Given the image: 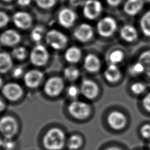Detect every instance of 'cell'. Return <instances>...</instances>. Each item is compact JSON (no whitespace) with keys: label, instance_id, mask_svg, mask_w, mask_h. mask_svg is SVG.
<instances>
[{"label":"cell","instance_id":"8992f818","mask_svg":"<svg viewBox=\"0 0 150 150\" xmlns=\"http://www.w3.org/2000/svg\"><path fill=\"white\" fill-rule=\"evenodd\" d=\"M30 60L36 66L45 65L49 59V53L46 48L42 45H36L30 53Z\"/></svg>","mask_w":150,"mask_h":150},{"label":"cell","instance_id":"e0dca14e","mask_svg":"<svg viewBox=\"0 0 150 150\" xmlns=\"http://www.w3.org/2000/svg\"><path fill=\"white\" fill-rule=\"evenodd\" d=\"M43 79V73L38 70H31L25 73L24 81L27 87L35 88L38 87Z\"/></svg>","mask_w":150,"mask_h":150},{"label":"cell","instance_id":"d590c367","mask_svg":"<svg viewBox=\"0 0 150 150\" xmlns=\"http://www.w3.org/2000/svg\"><path fill=\"white\" fill-rule=\"evenodd\" d=\"M15 143L11 138H5L3 140L2 147L6 150H12L14 148Z\"/></svg>","mask_w":150,"mask_h":150},{"label":"cell","instance_id":"9a60e30c","mask_svg":"<svg viewBox=\"0 0 150 150\" xmlns=\"http://www.w3.org/2000/svg\"><path fill=\"white\" fill-rule=\"evenodd\" d=\"M21 39L20 34L15 30L8 29L0 35V42L6 46H13L18 44Z\"/></svg>","mask_w":150,"mask_h":150},{"label":"cell","instance_id":"836d02e7","mask_svg":"<svg viewBox=\"0 0 150 150\" xmlns=\"http://www.w3.org/2000/svg\"><path fill=\"white\" fill-rule=\"evenodd\" d=\"M9 21L8 15L3 11H0V28L6 26Z\"/></svg>","mask_w":150,"mask_h":150},{"label":"cell","instance_id":"ba28073f","mask_svg":"<svg viewBox=\"0 0 150 150\" xmlns=\"http://www.w3.org/2000/svg\"><path fill=\"white\" fill-rule=\"evenodd\" d=\"M64 87L63 80L59 77L49 78L44 85V91L46 94L51 97L58 96Z\"/></svg>","mask_w":150,"mask_h":150},{"label":"cell","instance_id":"cb8c5ba5","mask_svg":"<svg viewBox=\"0 0 150 150\" xmlns=\"http://www.w3.org/2000/svg\"><path fill=\"white\" fill-rule=\"evenodd\" d=\"M138 60L143 64L145 69V74L148 77H150V50L142 52L139 54Z\"/></svg>","mask_w":150,"mask_h":150},{"label":"cell","instance_id":"ac0fdd59","mask_svg":"<svg viewBox=\"0 0 150 150\" xmlns=\"http://www.w3.org/2000/svg\"><path fill=\"white\" fill-rule=\"evenodd\" d=\"M120 35L122 39L127 42H132L138 38L137 29L131 25H124L120 30Z\"/></svg>","mask_w":150,"mask_h":150},{"label":"cell","instance_id":"4316f807","mask_svg":"<svg viewBox=\"0 0 150 150\" xmlns=\"http://www.w3.org/2000/svg\"><path fill=\"white\" fill-rule=\"evenodd\" d=\"M80 72L76 67L69 66L64 69L63 74L64 77L69 81H74L76 80L79 76Z\"/></svg>","mask_w":150,"mask_h":150},{"label":"cell","instance_id":"4dcf8cb0","mask_svg":"<svg viewBox=\"0 0 150 150\" xmlns=\"http://www.w3.org/2000/svg\"><path fill=\"white\" fill-rule=\"evenodd\" d=\"M146 88V85L144 83L139 81L134 83L131 86V90L132 92L136 95H139L144 93Z\"/></svg>","mask_w":150,"mask_h":150},{"label":"cell","instance_id":"60d3db41","mask_svg":"<svg viewBox=\"0 0 150 150\" xmlns=\"http://www.w3.org/2000/svg\"><path fill=\"white\" fill-rule=\"evenodd\" d=\"M81 2L82 0H70V4L74 6H77L79 5Z\"/></svg>","mask_w":150,"mask_h":150},{"label":"cell","instance_id":"7a4b0ae2","mask_svg":"<svg viewBox=\"0 0 150 150\" xmlns=\"http://www.w3.org/2000/svg\"><path fill=\"white\" fill-rule=\"evenodd\" d=\"M117 26V22L114 18L105 16L97 22V30L101 36L109 38L116 32Z\"/></svg>","mask_w":150,"mask_h":150},{"label":"cell","instance_id":"bcb514c9","mask_svg":"<svg viewBox=\"0 0 150 150\" xmlns=\"http://www.w3.org/2000/svg\"><path fill=\"white\" fill-rule=\"evenodd\" d=\"M3 1H5V2H11L12 1V0H2Z\"/></svg>","mask_w":150,"mask_h":150},{"label":"cell","instance_id":"7dc6e473","mask_svg":"<svg viewBox=\"0 0 150 150\" xmlns=\"http://www.w3.org/2000/svg\"><path fill=\"white\" fill-rule=\"evenodd\" d=\"M145 2H148V3H150V0H144Z\"/></svg>","mask_w":150,"mask_h":150},{"label":"cell","instance_id":"7bdbcfd3","mask_svg":"<svg viewBox=\"0 0 150 150\" xmlns=\"http://www.w3.org/2000/svg\"><path fill=\"white\" fill-rule=\"evenodd\" d=\"M4 107H5V104L3 101V100L0 97V112L4 110Z\"/></svg>","mask_w":150,"mask_h":150},{"label":"cell","instance_id":"d6986e66","mask_svg":"<svg viewBox=\"0 0 150 150\" xmlns=\"http://www.w3.org/2000/svg\"><path fill=\"white\" fill-rule=\"evenodd\" d=\"M104 76L108 81L115 83L121 79V72L118 65L109 64L104 71Z\"/></svg>","mask_w":150,"mask_h":150},{"label":"cell","instance_id":"484cf974","mask_svg":"<svg viewBox=\"0 0 150 150\" xmlns=\"http://www.w3.org/2000/svg\"><path fill=\"white\" fill-rule=\"evenodd\" d=\"M83 142V140L81 137L77 135H71L67 142V145L70 150H76L79 149Z\"/></svg>","mask_w":150,"mask_h":150},{"label":"cell","instance_id":"ab89813d","mask_svg":"<svg viewBox=\"0 0 150 150\" xmlns=\"http://www.w3.org/2000/svg\"><path fill=\"white\" fill-rule=\"evenodd\" d=\"M31 0H17V3L21 6H26L30 5Z\"/></svg>","mask_w":150,"mask_h":150},{"label":"cell","instance_id":"d6a6232c","mask_svg":"<svg viewBox=\"0 0 150 150\" xmlns=\"http://www.w3.org/2000/svg\"><path fill=\"white\" fill-rule=\"evenodd\" d=\"M80 92V89L75 85H71L67 89L68 96L72 99H76L79 95Z\"/></svg>","mask_w":150,"mask_h":150},{"label":"cell","instance_id":"1f68e13d","mask_svg":"<svg viewBox=\"0 0 150 150\" xmlns=\"http://www.w3.org/2000/svg\"><path fill=\"white\" fill-rule=\"evenodd\" d=\"M36 5L42 9H49L54 6L57 0H34Z\"/></svg>","mask_w":150,"mask_h":150},{"label":"cell","instance_id":"277c9868","mask_svg":"<svg viewBox=\"0 0 150 150\" xmlns=\"http://www.w3.org/2000/svg\"><path fill=\"white\" fill-rule=\"evenodd\" d=\"M70 115L79 120H83L87 118L91 111L90 105L83 101L74 100L68 107Z\"/></svg>","mask_w":150,"mask_h":150},{"label":"cell","instance_id":"5bb4252c","mask_svg":"<svg viewBox=\"0 0 150 150\" xmlns=\"http://www.w3.org/2000/svg\"><path fill=\"white\" fill-rule=\"evenodd\" d=\"M80 92L88 99H93L98 94L99 88L97 84L90 80H84L80 86Z\"/></svg>","mask_w":150,"mask_h":150},{"label":"cell","instance_id":"7402d4cb","mask_svg":"<svg viewBox=\"0 0 150 150\" xmlns=\"http://www.w3.org/2000/svg\"><path fill=\"white\" fill-rule=\"evenodd\" d=\"M13 65L12 57L7 53H0V73L9 71Z\"/></svg>","mask_w":150,"mask_h":150},{"label":"cell","instance_id":"8d00e7d4","mask_svg":"<svg viewBox=\"0 0 150 150\" xmlns=\"http://www.w3.org/2000/svg\"><path fill=\"white\" fill-rule=\"evenodd\" d=\"M142 105L144 108L150 112V92L148 93L142 99Z\"/></svg>","mask_w":150,"mask_h":150},{"label":"cell","instance_id":"9c48e42d","mask_svg":"<svg viewBox=\"0 0 150 150\" xmlns=\"http://www.w3.org/2000/svg\"><path fill=\"white\" fill-rule=\"evenodd\" d=\"M2 93L8 100L16 101L22 96L23 90L21 86L17 83H9L2 87Z\"/></svg>","mask_w":150,"mask_h":150},{"label":"cell","instance_id":"30bf717a","mask_svg":"<svg viewBox=\"0 0 150 150\" xmlns=\"http://www.w3.org/2000/svg\"><path fill=\"white\" fill-rule=\"evenodd\" d=\"M127 117L122 112L118 111L111 112L108 117L107 122L109 126L114 129H121L127 124Z\"/></svg>","mask_w":150,"mask_h":150},{"label":"cell","instance_id":"83f0119b","mask_svg":"<svg viewBox=\"0 0 150 150\" xmlns=\"http://www.w3.org/2000/svg\"><path fill=\"white\" fill-rule=\"evenodd\" d=\"M45 32V29L42 26H37L35 27L30 33V37L33 41L38 43L43 38V34Z\"/></svg>","mask_w":150,"mask_h":150},{"label":"cell","instance_id":"f6af8a7d","mask_svg":"<svg viewBox=\"0 0 150 150\" xmlns=\"http://www.w3.org/2000/svg\"><path fill=\"white\" fill-rule=\"evenodd\" d=\"M2 143H3V139H2L1 138H0V148L1 146H2Z\"/></svg>","mask_w":150,"mask_h":150},{"label":"cell","instance_id":"ee69618b","mask_svg":"<svg viewBox=\"0 0 150 150\" xmlns=\"http://www.w3.org/2000/svg\"><path fill=\"white\" fill-rule=\"evenodd\" d=\"M3 80H2V79L0 77V88H1V87H2L3 86Z\"/></svg>","mask_w":150,"mask_h":150},{"label":"cell","instance_id":"f1b7e54d","mask_svg":"<svg viewBox=\"0 0 150 150\" xmlns=\"http://www.w3.org/2000/svg\"><path fill=\"white\" fill-rule=\"evenodd\" d=\"M129 73L134 76H139L143 73H145V69L143 64L138 60L133 63L129 67Z\"/></svg>","mask_w":150,"mask_h":150},{"label":"cell","instance_id":"7c38bea8","mask_svg":"<svg viewBox=\"0 0 150 150\" xmlns=\"http://www.w3.org/2000/svg\"><path fill=\"white\" fill-rule=\"evenodd\" d=\"M75 38L82 42L90 40L94 35L92 26L88 23H81L76 27L73 32Z\"/></svg>","mask_w":150,"mask_h":150},{"label":"cell","instance_id":"603a6c76","mask_svg":"<svg viewBox=\"0 0 150 150\" xmlns=\"http://www.w3.org/2000/svg\"><path fill=\"white\" fill-rule=\"evenodd\" d=\"M139 26L142 33L150 38V10L144 13L139 21Z\"/></svg>","mask_w":150,"mask_h":150},{"label":"cell","instance_id":"d4e9b609","mask_svg":"<svg viewBox=\"0 0 150 150\" xmlns=\"http://www.w3.org/2000/svg\"><path fill=\"white\" fill-rule=\"evenodd\" d=\"M124 58V53L121 50H114L112 51L108 55V60L109 64L118 65L120 63Z\"/></svg>","mask_w":150,"mask_h":150},{"label":"cell","instance_id":"4fadbf2b","mask_svg":"<svg viewBox=\"0 0 150 150\" xmlns=\"http://www.w3.org/2000/svg\"><path fill=\"white\" fill-rule=\"evenodd\" d=\"M77 18L76 13L71 9L64 8L58 14V21L61 26L69 28L73 25Z\"/></svg>","mask_w":150,"mask_h":150},{"label":"cell","instance_id":"3957f363","mask_svg":"<svg viewBox=\"0 0 150 150\" xmlns=\"http://www.w3.org/2000/svg\"><path fill=\"white\" fill-rule=\"evenodd\" d=\"M45 39L47 44L56 50L63 49L67 43V36L62 32L55 29L48 31L46 35Z\"/></svg>","mask_w":150,"mask_h":150},{"label":"cell","instance_id":"52a82bcc","mask_svg":"<svg viewBox=\"0 0 150 150\" xmlns=\"http://www.w3.org/2000/svg\"><path fill=\"white\" fill-rule=\"evenodd\" d=\"M103 11V5L98 0H87L83 6L84 16L90 20L96 19Z\"/></svg>","mask_w":150,"mask_h":150},{"label":"cell","instance_id":"5b68a950","mask_svg":"<svg viewBox=\"0 0 150 150\" xmlns=\"http://www.w3.org/2000/svg\"><path fill=\"white\" fill-rule=\"evenodd\" d=\"M18 129V125L13 117L6 115L0 119V132L5 138H12Z\"/></svg>","mask_w":150,"mask_h":150},{"label":"cell","instance_id":"ffe728a7","mask_svg":"<svg viewBox=\"0 0 150 150\" xmlns=\"http://www.w3.org/2000/svg\"><path fill=\"white\" fill-rule=\"evenodd\" d=\"M84 66L85 69L89 72H97L100 69V60L99 58L95 54H88L84 59Z\"/></svg>","mask_w":150,"mask_h":150},{"label":"cell","instance_id":"f35d334b","mask_svg":"<svg viewBox=\"0 0 150 150\" xmlns=\"http://www.w3.org/2000/svg\"><path fill=\"white\" fill-rule=\"evenodd\" d=\"M107 4L112 7H115L121 4L123 0H105Z\"/></svg>","mask_w":150,"mask_h":150},{"label":"cell","instance_id":"f546056e","mask_svg":"<svg viewBox=\"0 0 150 150\" xmlns=\"http://www.w3.org/2000/svg\"><path fill=\"white\" fill-rule=\"evenodd\" d=\"M12 56L17 60H23L27 55V50L25 47L23 46H18L15 47L12 52Z\"/></svg>","mask_w":150,"mask_h":150},{"label":"cell","instance_id":"2e32d148","mask_svg":"<svg viewBox=\"0 0 150 150\" xmlns=\"http://www.w3.org/2000/svg\"><path fill=\"white\" fill-rule=\"evenodd\" d=\"M144 3V0H126L123 5V10L127 15L135 16L143 9Z\"/></svg>","mask_w":150,"mask_h":150},{"label":"cell","instance_id":"e575fe53","mask_svg":"<svg viewBox=\"0 0 150 150\" xmlns=\"http://www.w3.org/2000/svg\"><path fill=\"white\" fill-rule=\"evenodd\" d=\"M142 137L148 139L150 138V124H145L143 125L140 130Z\"/></svg>","mask_w":150,"mask_h":150},{"label":"cell","instance_id":"8fae6325","mask_svg":"<svg viewBox=\"0 0 150 150\" xmlns=\"http://www.w3.org/2000/svg\"><path fill=\"white\" fill-rule=\"evenodd\" d=\"M12 20L18 28L23 30L29 29L33 22L32 16L29 13L23 11L15 12L13 15Z\"/></svg>","mask_w":150,"mask_h":150},{"label":"cell","instance_id":"c3c4849f","mask_svg":"<svg viewBox=\"0 0 150 150\" xmlns=\"http://www.w3.org/2000/svg\"><path fill=\"white\" fill-rule=\"evenodd\" d=\"M149 149H150V142H149Z\"/></svg>","mask_w":150,"mask_h":150},{"label":"cell","instance_id":"b9f144b4","mask_svg":"<svg viewBox=\"0 0 150 150\" xmlns=\"http://www.w3.org/2000/svg\"><path fill=\"white\" fill-rule=\"evenodd\" d=\"M104 150H124L122 148L118 146H110Z\"/></svg>","mask_w":150,"mask_h":150},{"label":"cell","instance_id":"6da1fadb","mask_svg":"<svg viewBox=\"0 0 150 150\" xmlns=\"http://www.w3.org/2000/svg\"><path fill=\"white\" fill-rule=\"evenodd\" d=\"M66 143L64 132L58 128L47 131L43 138V144L47 150H61Z\"/></svg>","mask_w":150,"mask_h":150},{"label":"cell","instance_id":"44dd1931","mask_svg":"<svg viewBox=\"0 0 150 150\" xmlns=\"http://www.w3.org/2000/svg\"><path fill=\"white\" fill-rule=\"evenodd\" d=\"M81 57V52L80 49L76 46H71L67 49L64 54L65 59L69 63H74L80 60Z\"/></svg>","mask_w":150,"mask_h":150},{"label":"cell","instance_id":"74e56055","mask_svg":"<svg viewBox=\"0 0 150 150\" xmlns=\"http://www.w3.org/2000/svg\"><path fill=\"white\" fill-rule=\"evenodd\" d=\"M23 73V69L21 66H17L13 69L12 71V75L15 78L20 77Z\"/></svg>","mask_w":150,"mask_h":150}]
</instances>
